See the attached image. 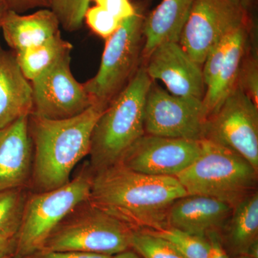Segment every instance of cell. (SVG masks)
Instances as JSON below:
<instances>
[{
	"mask_svg": "<svg viewBox=\"0 0 258 258\" xmlns=\"http://www.w3.org/2000/svg\"><path fill=\"white\" fill-rule=\"evenodd\" d=\"M242 2V4L245 6V8L248 7L249 5L252 4L253 2L255 1V0H240Z\"/></svg>",
	"mask_w": 258,
	"mask_h": 258,
	"instance_id": "obj_36",
	"label": "cell"
},
{
	"mask_svg": "<svg viewBox=\"0 0 258 258\" xmlns=\"http://www.w3.org/2000/svg\"><path fill=\"white\" fill-rule=\"evenodd\" d=\"M222 229L229 247L237 255H246L258 242V193L251 194L232 208Z\"/></svg>",
	"mask_w": 258,
	"mask_h": 258,
	"instance_id": "obj_20",
	"label": "cell"
},
{
	"mask_svg": "<svg viewBox=\"0 0 258 258\" xmlns=\"http://www.w3.org/2000/svg\"><path fill=\"white\" fill-rule=\"evenodd\" d=\"M28 197L26 188L0 191V236L17 235Z\"/></svg>",
	"mask_w": 258,
	"mask_h": 258,
	"instance_id": "obj_22",
	"label": "cell"
},
{
	"mask_svg": "<svg viewBox=\"0 0 258 258\" xmlns=\"http://www.w3.org/2000/svg\"><path fill=\"white\" fill-rule=\"evenodd\" d=\"M32 111L31 83L22 72L14 52L0 46V129Z\"/></svg>",
	"mask_w": 258,
	"mask_h": 258,
	"instance_id": "obj_16",
	"label": "cell"
},
{
	"mask_svg": "<svg viewBox=\"0 0 258 258\" xmlns=\"http://www.w3.org/2000/svg\"><path fill=\"white\" fill-rule=\"evenodd\" d=\"M96 5L101 7L108 13H111L115 18L123 21L125 19L131 18L137 13L129 0H93Z\"/></svg>",
	"mask_w": 258,
	"mask_h": 258,
	"instance_id": "obj_29",
	"label": "cell"
},
{
	"mask_svg": "<svg viewBox=\"0 0 258 258\" xmlns=\"http://www.w3.org/2000/svg\"><path fill=\"white\" fill-rule=\"evenodd\" d=\"M202 141L144 134L127 151L120 164L137 172L176 177L198 159Z\"/></svg>",
	"mask_w": 258,
	"mask_h": 258,
	"instance_id": "obj_12",
	"label": "cell"
},
{
	"mask_svg": "<svg viewBox=\"0 0 258 258\" xmlns=\"http://www.w3.org/2000/svg\"><path fill=\"white\" fill-rule=\"evenodd\" d=\"M71 60V53L67 54L30 81L32 114L47 119H64L81 114L94 104L83 83L75 79Z\"/></svg>",
	"mask_w": 258,
	"mask_h": 258,
	"instance_id": "obj_11",
	"label": "cell"
},
{
	"mask_svg": "<svg viewBox=\"0 0 258 258\" xmlns=\"http://www.w3.org/2000/svg\"><path fill=\"white\" fill-rule=\"evenodd\" d=\"M144 20L137 10L135 15L123 20L118 30L106 39L98 72L83 83L95 103L108 106L138 71L143 51Z\"/></svg>",
	"mask_w": 258,
	"mask_h": 258,
	"instance_id": "obj_7",
	"label": "cell"
},
{
	"mask_svg": "<svg viewBox=\"0 0 258 258\" xmlns=\"http://www.w3.org/2000/svg\"><path fill=\"white\" fill-rule=\"evenodd\" d=\"M247 24V8L240 0H195L179 43L203 68L217 42Z\"/></svg>",
	"mask_w": 258,
	"mask_h": 258,
	"instance_id": "obj_8",
	"label": "cell"
},
{
	"mask_svg": "<svg viewBox=\"0 0 258 258\" xmlns=\"http://www.w3.org/2000/svg\"><path fill=\"white\" fill-rule=\"evenodd\" d=\"M152 81L145 66H140L126 86L105 108L91 138V171L119 163L127 151L145 134L146 98Z\"/></svg>",
	"mask_w": 258,
	"mask_h": 258,
	"instance_id": "obj_3",
	"label": "cell"
},
{
	"mask_svg": "<svg viewBox=\"0 0 258 258\" xmlns=\"http://www.w3.org/2000/svg\"><path fill=\"white\" fill-rule=\"evenodd\" d=\"M50 1V9L55 13L62 28L69 32H74L81 28L91 0Z\"/></svg>",
	"mask_w": 258,
	"mask_h": 258,
	"instance_id": "obj_25",
	"label": "cell"
},
{
	"mask_svg": "<svg viewBox=\"0 0 258 258\" xmlns=\"http://www.w3.org/2000/svg\"><path fill=\"white\" fill-rule=\"evenodd\" d=\"M91 178L88 166L64 186L28 195L13 258H27L43 249L59 224L89 200Z\"/></svg>",
	"mask_w": 258,
	"mask_h": 258,
	"instance_id": "obj_5",
	"label": "cell"
},
{
	"mask_svg": "<svg viewBox=\"0 0 258 258\" xmlns=\"http://www.w3.org/2000/svg\"><path fill=\"white\" fill-rule=\"evenodd\" d=\"M111 256L79 251L40 250L27 258H111Z\"/></svg>",
	"mask_w": 258,
	"mask_h": 258,
	"instance_id": "obj_30",
	"label": "cell"
},
{
	"mask_svg": "<svg viewBox=\"0 0 258 258\" xmlns=\"http://www.w3.org/2000/svg\"><path fill=\"white\" fill-rule=\"evenodd\" d=\"M195 0H162L144 20L142 57L165 42H179Z\"/></svg>",
	"mask_w": 258,
	"mask_h": 258,
	"instance_id": "obj_18",
	"label": "cell"
},
{
	"mask_svg": "<svg viewBox=\"0 0 258 258\" xmlns=\"http://www.w3.org/2000/svg\"><path fill=\"white\" fill-rule=\"evenodd\" d=\"M150 232L168 241L184 258L208 257L210 244L205 237L191 235L171 227Z\"/></svg>",
	"mask_w": 258,
	"mask_h": 258,
	"instance_id": "obj_23",
	"label": "cell"
},
{
	"mask_svg": "<svg viewBox=\"0 0 258 258\" xmlns=\"http://www.w3.org/2000/svg\"><path fill=\"white\" fill-rule=\"evenodd\" d=\"M237 258H251L248 257V256L247 255H239L238 257Z\"/></svg>",
	"mask_w": 258,
	"mask_h": 258,
	"instance_id": "obj_38",
	"label": "cell"
},
{
	"mask_svg": "<svg viewBox=\"0 0 258 258\" xmlns=\"http://www.w3.org/2000/svg\"><path fill=\"white\" fill-rule=\"evenodd\" d=\"M0 8H5L8 9L6 4H5V0H0Z\"/></svg>",
	"mask_w": 258,
	"mask_h": 258,
	"instance_id": "obj_37",
	"label": "cell"
},
{
	"mask_svg": "<svg viewBox=\"0 0 258 258\" xmlns=\"http://www.w3.org/2000/svg\"><path fill=\"white\" fill-rule=\"evenodd\" d=\"M133 230L88 200L59 224L42 250L113 255L131 247Z\"/></svg>",
	"mask_w": 258,
	"mask_h": 258,
	"instance_id": "obj_6",
	"label": "cell"
},
{
	"mask_svg": "<svg viewBox=\"0 0 258 258\" xmlns=\"http://www.w3.org/2000/svg\"><path fill=\"white\" fill-rule=\"evenodd\" d=\"M146 71L152 80H159L174 96L203 101L207 86L202 66L197 63L179 42H165L147 57Z\"/></svg>",
	"mask_w": 258,
	"mask_h": 258,
	"instance_id": "obj_13",
	"label": "cell"
},
{
	"mask_svg": "<svg viewBox=\"0 0 258 258\" xmlns=\"http://www.w3.org/2000/svg\"><path fill=\"white\" fill-rule=\"evenodd\" d=\"M207 120L203 101L174 96L152 81L144 110L146 134L202 141L205 138Z\"/></svg>",
	"mask_w": 258,
	"mask_h": 258,
	"instance_id": "obj_10",
	"label": "cell"
},
{
	"mask_svg": "<svg viewBox=\"0 0 258 258\" xmlns=\"http://www.w3.org/2000/svg\"><path fill=\"white\" fill-rule=\"evenodd\" d=\"M257 108L237 85L208 117L204 139L234 151L258 169Z\"/></svg>",
	"mask_w": 258,
	"mask_h": 258,
	"instance_id": "obj_9",
	"label": "cell"
},
{
	"mask_svg": "<svg viewBox=\"0 0 258 258\" xmlns=\"http://www.w3.org/2000/svg\"><path fill=\"white\" fill-rule=\"evenodd\" d=\"M7 258H13V257H7Z\"/></svg>",
	"mask_w": 258,
	"mask_h": 258,
	"instance_id": "obj_39",
	"label": "cell"
},
{
	"mask_svg": "<svg viewBox=\"0 0 258 258\" xmlns=\"http://www.w3.org/2000/svg\"><path fill=\"white\" fill-rule=\"evenodd\" d=\"M16 236H0V258L14 257Z\"/></svg>",
	"mask_w": 258,
	"mask_h": 258,
	"instance_id": "obj_33",
	"label": "cell"
},
{
	"mask_svg": "<svg viewBox=\"0 0 258 258\" xmlns=\"http://www.w3.org/2000/svg\"><path fill=\"white\" fill-rule=\"evenodd\" d=\"M29 116L0 129V191L30 184L33 152Z\"/></svg>",
	"mask_w": 258,
	"mask_h": 258,
	"instance_id": "obj_14",
	"label": "cell"
},
{
	"mask_svg": "<svg viewBox=\"0 0 258 258\" xmlns=\"http://www.w3.org/2000/svg\"><path fill=\"white\" fill-rule=\"evenodd\" d=\"M232 211L230 205L217 199L187 195L178 199L169 208L168 227L205 237L222 229Z\"/></svg>",
	"mask_w": 258,
	"mask_h": 258,
	"instance_id": "obj_15",
	"label": "cell"
},
{
	"mask_svg": "<svg viewBox=\"0 0 258 258\" xmlns=\"http://www.w3.org/2000/svg\"><path fill=\"white\" fill-rule=\"evenodd\" d=\"M249 24L230 35L228 48L216 79L207 88L203 103L208 118L221 106L238 85L242 61L248 49Z\"/></svg>",
	"mask_w": 258,
	"mask_h": 258,
	"instance_id": "obj_19",
	"label": "cell"
},
{
	"mask_svg": "<svg viewBox=\"0 0 258 258\" xmlns=\"http://www.w3.org/2000/svg\"><path fill=\"white\" fill-rule=\"evenodd\" d=\"M111 258H143L141 257L140 255L137 252H136L135 251L128 250L126 249V250L123 251V252H119V253H117L115 254H113V255L111 256Z\"/></svg>",
	"mask_w": 258,
	"mask_h": 258,
	"instance_id": "obj_34",
	"label": "cell"
},
{
	"mask_svg": "<svg viewBox=\"0 0 258 258\" xmlns=\"http://www.w3.org/2000/svg\"><path fill=\"white\" fill-rule=\"evenodd\" d=\"M106 107L95 103L81 114L60 120L30 115L33 152L30 184L35 192L57 189L71 181L74 168L89 155L93 129Z\"/></svg>",
	"mask_w": 258,
	"mask_h": 258,
	"instance_id": "obj_2",
	"label": "cell"
},
{
	"mask_svg": "<svg viewBox=\"0 0 258 258\" xmlns=\"http://www.w3.org/2000/svg\"><path fill=\"white\" fill-rule=\"evenodd\" d=\"M84 20L94 33L106 40L118 30L122 22L98 5L88 8Z\"/></svg>",
	"mask_w": 258,
	"mask_h": 258,
	"instance_id": "obj_26",
	"label": "cell"
},
{
	"mask_svg": "<svg viewBox=\"0 0 258 258\" xmlns=\"http://www.w3.org/2000/svg\"><path fill=\"white\" fill-rule=\"evenodd\" d=\"M131 247L143 258H184L168 241L148 230H133Z\"/></svg>",
	"mask_w": 258,
	"mask_h": 258,
	"instance_id": "obj_24",
	"label": "cell"
},
{
	"mask_svg": "<svg viewBox=\"0 0 258 258\" xmlns=\"http://www.w3.org/2000/svg\"><path fill=\"white\" fill-rule=\"evenodd\" d=\"M230 35L224 37L208 52L203 64L204 81L207 88L213 83L221 69L225 59L226 52L228 48Z\"/></svg>",
	"mask_w": 258,
	"mask_h": 258,
	"instance_id": "obj_28",
	"label": "cell"
},
{
	"mask_svg": "<svg viewBox=\"0 0 258 258\" xmlns=\"http://www.w3.org/2000/svg\"><path fill=\"white\" fill-rule=\"evenodd\" d=\"M72 50V44L60 35L41 45L14 53L24 76L32 81L61 57L71 53Z\"/></svg>",
	"mask_w": 258,
	"mask_h": 258,
	"instance_id": "obj_21",
	"label": "cell"
},
{
	"mask_svg": "<svg viewBox=\"0 0 258 258\" xmlns=\"http://www.w3.org/2000/svg\"><path fill=\"white\" fill-rule=\"evenodd\" d=\"M187 195L174 176L137 172L120 163L92 171L89 202L132 230L168 227L169 208Z\"/></svg>",
	"mask_w": 258,
	"mask_h": 258,
	"instance_id": "obj_1",
	"label": "cell"
},
{
	"mask_svg": "<svg viewBox=\"0 0 258 258\" xmlns=\"http://www.w3.org/2000/svg\"><path fill=\"white\" fill-rule=\"evenodd\" d=\"M238 86L257 106L258 63L254 54L249 55L246 52L240 68Z\"/></svg>",
	"mask_w": 258,
	"mask_h": 258,
	"instance_id": "obj_27",
	"label": "cell"
},
{
	"mask_svg": "<svg viewBox=\"0 0 258 258\" xmlns=\"http://www.w3.org/2000/svg\"><path fill=\"white\" fill-rule=\"evenodd\" d=\"M8 10L22 14L28 10L36 9H50V0H5Z\"/></svg>",
	"mask_w": 258,
	"mask_h": 258,
	"instance_id": "obj_31",
	"label": "cell"
},
{
	"mask_svg": "<svg viewBox=\"0 0 258 258\" xmlns=\"http://www.w3.org/2000/svg\"><path fill=\"white\" fill-rule=\"evenodd\" d=\"M1 30L14 52L37 46L60 35V24L50 9H40L23 15L8 10L2 20Z\"/></svg>",
	"mask_w": 258,
	"mask_h": 258,
	"instance_id": "obj_17",
	"label": "cell"
},
{
	"mask_svg": "<svg viewBox=\"0 0 258 258\" xmlns=\"http://www.w3.org/2000/svg\"><path fill=\"white\" fill-rule=\"evenodd\" d=\"M7 10H8L7 8H0V30H1L2 20H3V16Z\"/></svg>",
	"mask_w": 258,
	"mask_h": 258,
	"instance_id": "obj_35",
	"label": "cell"
},
{
	"mask_svg": "<svg viewBox=\"0 0 258 258\" xmlns=\"http://www.w3.org/2000/svg\"><path fill=\"white\" fill-rule=\"evenodd\" d=\"M257 171L237 153L204 139L200 155L176 178L187 195L217 199L233 208L257 191Z\"/></svg>",
	"mask_w": 258,
	"mask_h": 258,
	"instance_id": "obj_4",
	"label": "cell"
},
{
	"mask_svg": "<svg viewBox=\"0 0 258 258\" xmlns=\"http://www.w3.org/2000/svg\"><path fill=\"white\" fill-rule=\"evenodd\" d=\"M210 249L208 258H230L227 251L222 245L221 238L217 232L208 234Z\"/></svg>",
	"mask_w": 258,
	"mask_h": 258,
	"instance_id": "obj_32",
	"label": "cell"
}]
</instances>
